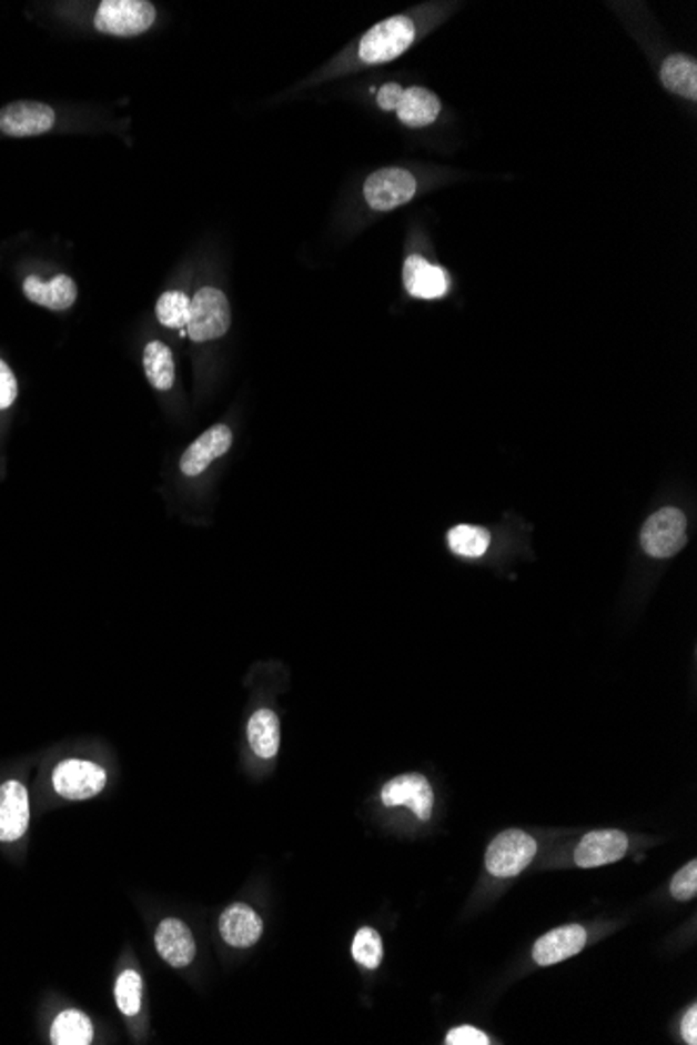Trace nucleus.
Masks as SVG:
<instances>
[{
    "label": "nucleus",
    "mask_w": 697,
    "mask_h": 1045,
    "mask_svg": "<svg viewBox=\"0 0 697 1045\" xmlns=\"http://www.w3.org/2000/svg\"><path fill=\"white\" fill-rule=\"evenodd\" d=\"M414 38H416V26L412 19L405 16L384 19L372 30H367L362 38L360 57L364 63H372V66L393 61L412 47Z\"/></svg>",
    "instance_id": "nucleus-1"
},
{
    "label": "nucleus",
    "mask_w": 697,
    "mask_h": 1045,
    "mask_svg": "<svg viewBox=\"0 0 697 1045\" xmlns=\"http://www.w3.org/2000/svg\"><path fill=\"white\" fill-rule=\"evenodd\" d=\"M158 11L147 0H103L99 4L94 28L103 34L139 36L151 30Z\"/></svg>",
    "instance_id": "nucleus-2"
},
{
    "label": "nucleus",
    "mask_w": 697,
    "mask_h": 1045,
    "mask_svg": "<svg viewBox=\"0 0 697 1045\" xmlns=\"http://www.w3.org/2000/svg\"><path fill=\"white\" fill-rule=\"evenodd\" d=\"M232 324L226 294L218 289H201L191 299L189 336L194 343H208L224 336Z\"/></svg>",
    "instance_id": "nucleus-3"
},
{
    "label": "nucleus",
    "mask_w": 697,
    "mask_h": 1045,
    "mask_svg": "<svg viewBox=\"0 0 697 1045\" xmlns=\"http://www.w3.org/2000/svg\"><path fill=\"white\" fill-rule=\"evenodd\" d=\"M537 856V841L524 831L507 828L499 833L488 845L485 866L488 874L509 878L523 873L524 868Z\"/></svg>",
    "instance_id": "nucleus-4"
},
{
    "label": "nucleus",
    "mask_w": 697,
    "mask_h": 1045,
    "mask_svg": "<svg viewBox=\"0 0 697 1045\" xmlns=\"http://www.w3.org/2000/svg\"><path fill=\"white\" fill-rule=\"evenodd\" d=\"M687 543V520L677 508H664L649 515L642 529V547L649 557L666 560Z\"/></svg>",
    "instance_id": "nucleus-5"
},
{
    "label": "nucleus",
    "mask_w": 697,
    "mask_h": 1045,
    "mask_svg": "<svg viewBox=\"0 0 697 1045\" xmlns=\"http://www.w3.org/2000/svg\"><path fill=\"white\" fill-rule=\"evenodd\" d=\"M381 800L386 807H407L422 823H428L435 812V788L418 772L400 774L384 783Z\"/></svg>",
    "instance_id": "nucleus-6"
},
{
    "label": "nucleus",
    "mask_w": 697,
    "mask_h": 1045,
    "mask_svg": "<svg viewBox=\"0 0 697 1045\" xmlns=\"http://www.w3.org/2000/svg\"><path fill=\"white\" fill-rule=\"evenodd\" d=\"M107 785L105 768L88 760H63L53 771V787L63 800L82 802L99 795Z\"/></svg>",
    "instance_id": "nucleus-7"
},
{
    "label": "nucleus",
    "mask_w": 697,
    "mask_h": 1045,
    "mask_svg": "<svg viewBox=\"0 0 697 1045\" xmlns=\"http://www.w3.org/2000/svg\"><path fill=\"white\" fill-rule=\"evenodd\" d=\"M418 190L414 173L402 168H386L372 173L364 187V197L367 205L376 211H391L395 207L405 205L414 199Z\"/></svg>",
    "instance_id": "nucleus-8"
},
{
    "label": "nucleus",
    "mask_w": 697,
    "mask_h": 1045,
    "mask_svg": "<svg viewBox=\"0 0 697 1045\" xmlns=\"http://www.w3.org/2000/svg\"><path fill=\"white\" fill-rule=\"evenodd\" d=\"M53 107L36 101H18L7 104L0 111V130L7 137L26 138L40 137L53 130Z\"/></svg>",
    "instance_id": "nucleus-9"
},
{
    "label": "nucleus",
    "mask_w": 697,
    "mask_h": 1045,
    "mask_svg": "<svg viewBox=\"0 0 697 1045\" xmlns=\"http://www.w3.org/2000/svg\"><path fill=\"white\" fill-rule=\"evenodd\" d=\"M30 826V795L19 781L0 785V841H19Z\"/></svg>",
    "instance_id": "nucleus-10"
},
{
    "label": "nucleus",
    "mask_w": 697,
    "mask_h": 1045,
    "mask_svg": "<svg viewBox=\"0 0 697 1045\" xmlns=\"http://www.w3.org/2000/svg\"><path fill=\"white\" fill-rule=\"evenodd\" d=\"M628 850L623 831H593L578 841L575 864L578 868H599L623 860Z\"/></svg>",
    "instance_id": "nucleus-11"
},
{
    "label": "nucleus",
    "mask_w": 697,
    "mask_h": 1045,
    "mask_svg": "<svg viewBox=\"0 0 697 1045\" xmlns=\"http://www.w3.org/2000/svg\"><path fill=\"white\" fill-rule=\"evenodd\" d=\"M587 945V928L580 925H564L545 933L533 945V959L539 966H554L573 958Z\"/></svg>",
    "instance_id": "nucleus-12"
},
{
    "label": "nucleus",
    "mask_w": 697,
    "mask_h": 1045,
    "mask_svg": "<svg viewBox=\"0 0 697 1045\" xmlns=\"http://www.w3.org/2000/svg\"><path fill=\"white\" fill-rule=\"evenodd\" d=\"M232 446V430L224 426V424H218L213 429L203 432L194 443H192L182 460H180V470L184 476H199L203 474L211 463L215 462L218 458H222L226 453L228 449Z\"/></svg>",
    "instance_id": "nucleus-13"
},
{
    "label": "nucleus",
    "mask_w": 697,
    "mask_h": 1045,
    "mask_svg": "<svg viewBox=\"0 0 697 1045\" xmlns=\"http://www.w3.org/2000/svg\"><path fill=\"white\" fill-rule=\"evenodd\" d=\"M218 928H220L222 940L230 947L246 949V947H253L255 943L262 940L263 921L262 916L251 906L232 904L222 912V916L218 921Z\"/></svg>",
    "instance_id": "nucleus-14"
},
{
    "label": "nucleus",
    "mask_w": 697,
    "mask_h": 1045,
    "mask_svg": "<svg viewBox=\"0 0 697 1045\" xmlns=\"http://www.w3.org/2000/svg\"><path fill=\"white\" fill-rule=\"evenodd\" d=\"M155 947H158L159 956L174 968L191 966L192 959L196 956V943L192 937V931L189 925H184L178 918H165L158 926Z\"/></svg>",
    "instance_id": "nucleus-15"
},
{
    "label": "nucleus",
    "mask_w": 697,
    "mask_h": 1045,
    "mask_svg": "<svg viewBox=\"0 0 697 1045\" xmlns=\"http://www.w3.org/2000/svg\"><path fill=\"white\" fill-rule=\"evenodd\" d=\"M403 284L416 299H438L449 291L447 272L438 265L428 263L420 255H412L403 265Z\"/></svg>",
    "instance_id": "nucleus-16"
},
{
    "label": "nucleus",
    "mask_w": 697,
    "mask_h": 1045,
    "mask_svg": "<svg viewBox=\"0 0 697 1045\" xmlns=\"http://www.w3.org/2000/svg\"><path fill=\"white\" fill-rule=\"evenodd\" d=\"M23 294L40 308L68 311L78 299V287L65 274L57 275L51 282H44L38 275H28L23 280Z\"/></svg>",
    "instance_id": "nucleus-17"
},
{
    "label": "nucleus",
    "mask_w": 697,
    "mask_h": 1045,
    "mask_svg": "<svg viewBox=\"0 0 697 1045\" xmlns=\"http://www.w3.org/2000/svg\"><path fill=\"white\" fill-rule=\"evenodd\" d=\"M246 738L253 754L262 760L276 757L280 750V720L270 707L257 710L246 722Z\"/></svg>",
    "instance_id": "nucleus-18"
},
{
    "label": "nucleus",
    "mask_w": 697,
    "mask_h": 1045,
    "mask_svg": "<svg viewBox=\"0 0 697 1045\" xmlns=\"http://www.w3.org/2000/svg\"><path fill=\"white\" fill-rule=\"evenodd\" d=\"M441 113V101L426 88H410L403 90L402 103L397 107V115L410 128H424L435 123Z\"/></svg>",
    "instance_id": "nucleus-19"
},
{
    "label": "nucleus",
    "mask_w": 697,
    "mask_h": 1045,
    "mask_svg": "<svg viewBox=\"0 0 697 1045\" xmlns=\"http://www.w3.org/2000/svg\"><path fill=\"white\" fill-rule=\"evenodd\" d=\"M663 84L666 90L685 97L689 101L697 99V63L691 57L673 54L663 63L660 71Z\"/></svg>",
    "instance_id": "nucleus-20"
},
{
    "label": "nucleus",
    "mask_w": 697,
    "mask_h": 1045,
    "mask_svg": "<svg viewBox=\"0 0 697 1045\" xmlns=\"http://www.w3.org/2000/svg\"><path fill=\"white\" fill-rule=\"evenodd\" d=\"M142 365H144L147 380L151 382L153 389L170 391L174 386V355L168 344L159 343V341H151L147 344L144 355H142Z\"/></svg>",
    "instance_id": "nucleus-21"
},
{
    "label": "nucleus",
    "mask_w": 697,
    "mask_h": 1045,
    "mask_svg": "<svg viewBox=\"0 0 697 1045\" xmlns=\"http://www.w3.org/2000/svg\"><path fill=\"white\" fill-rule=\"evenodd\" d=\"M94 1039L92 1021L82 1011H63L51 1025V1044L88 1045Z\"/></svg>",
    "instance_id": "nucleus-22"
},
{
    "label": "nucleus",
    "mask_w": 697,
    "mask_h": 1045,
    "mask_svg": "<svg viewBox=\"0 0 697 1045\" xmlns=\"http://www.w3.org/2000/svg\"><path fill=\"white\" fill-rule=\"evenodd\" d=\"M447 545L459 557H483L491 545V534L483 526L459 524L447 532Z\"/></svg>",
    "instance_id": "nucleus-23"
},
{
    "label": "nucleus",
    "mask_w": 697,
    "mask_h": 1045,
    "mask_svg": "<svg viewBox=\"0 0 697 1045\" xmlns=\"http://www.w3.org/2000/svg\"><path fill=\"white\" fill-rule=\"evenodd\" d=\"M351 956L353 959L364 966L367 971H376L381 968L384 958V945L383 937L376 928L372 926H362L355 937H353V943H351Z\"/></svg>",
    "instance_id": "nucleus-24"
},
{
    "label": "nucleus",
    "mask_w": 697,
    "mask_h": 1045,
    "mask_svg": "<svg viewBox=\"0 0 697 1045\" xmlns=\"http://www.w3.org/2000/svg\"><path fill=\"white\" fill-rule=\"evenodd\" d=\"M158 320L161 326L182 330L189 326L191 318V297L182 291H168L159 297Z\"/></svg>",
    "instance_id": "nucleus-25"
},
{
    "label": "nucleus",
    "mask_w": 697,
    "mask_h": 1045,
    "mask_svg": "<svg viewBox=\"0 0 697 1045\" xmlns=\"http://www.w3.org/2000/svg\"><path fill=\"white\" fill-rule=\"evenodd\" d=\"M115 1002L125 1016H137L142 1006V977L137 971H125L115 983Z\"/></svg>",
    "instance_id": "nucleus-26"
},
{
    "label": "nucleus",
    "mask_w": 697,
    "mask_h": 1045,
    "mask_svg": "<svg viewBox=\"0 0 697 1045\" xmlns=\"http://www.w3.org/2000/svg\"><path fill=\"white\" fill-rule=\"evenodd\" d=\"M670 895L679 902H689L697 895V862L691 860L687 866H683L679 873L675 874L670 883Z\"/></svg>",
    "instance_id": "nucleus-27"
},
{
    "label": "nucleus",
    "mask_w": 697,
    "mask_h": 1045,
    "mask_svg": "<svg viewBox=\"0 0 697 1045\" xmlns=\"http://www.w3.org/2000/svg\"><path fill=\"white\" fill-rule=\"evenodd\" d=\"M18 380L13 370L0 360V410H9L18 399Z\"/></svg>",
    "instance_id": "nucleus-28"
},
{
    "label": "nucleus",
    "mask_w": 697,
    "mask_h": 1045,
    "mask_svg": "<svg viewBox=\"0 0 697 1045\" xmlns=\"http://www.w3.org/2000/svg\"><path fill=\"white\" fill-rule=\"evenodd\" d=\"M445 1044L447 1045H488V1035L478 1031L472 1025H462V1027H455L447 1033L445 1037Z\"/></svg>",
    "instance_id": "nucleus-29"
},
{
    "label": "nucleus",
    "mask_w": 697,
    "mask_h": 1045,
    "mask_svg": "<svg viewBox=\"0 0 697 1045\" xmlns=\"http://www.w3.org/2000/svg\"><path fill=\"white\" fill-rule=\"evenodd\" d=\"M403 88L400 84H386V87L378 90V104L383 107L384 111H397V107L402 103Z\"/></svg>",
    "instance_id": "nucleus-30"
},
{
    "label": "nucleus",
    "mask_w": 697,
    "mask_h": 1045,
    "mask_svg": "<svg viewBox=\"0 0 697 1045\" xmlns=\"http://www.w3.org/2000/svg\"><path fill=\"white\" fill-rule=\"evenodd\" d=\"M680 1037L685 1039V1044L696 1045L697 1044V1006L691 1004L687 1014L683 1016V1023H680Z\"/></svg>",
    "instance_id": "nucleus-31"
}]
</instances>
